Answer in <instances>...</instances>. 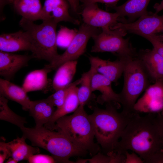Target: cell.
<instances>
[{
  "label": "cell",
  "instance_id": "1",
  "mask_svg": "<svg viewBox=\"0 0 163 163\" xmlns=\"http://www.w3.org/2000/svg\"><path fill=\"white\" fill-rule=\"evenodd\" d=\"M155 114H136L123 132L115 152L131 150L147 163H163V140L155 121Z\"/></svg>",
  "mask_w": 163,
  "mask_h": 163
},
{
  "label": "cell",
  "instance_id": "2",
  "mask_svg": "<svg viewBox=\"0 0 163 163\" xmlns=\"http://www.w3.org/2000/svg\"><path fill=\"white\" fill-rule=\"evenodd\" d=\"M113 102L107 103L106 107H95L88 115L97 143L107 154L116 150L126 127L138 112H119Z\"/></svg>",
  "mask_w": 163,
  "mask_h": 163
},
{
  "label": "cell",
  "instance_id": "3",
  "mask_svg": "<svg viewBox=\"0 0 163 163\" xmlns=\"http://www.w3.org/2000/svg\"><path fill=\"white\" fill-rule=\"evenodd\" d=\"M20 129L22 136L28 139L32 145L49 152L56 163H73L69 160L71 157L84 156L88 153L75 145L61 133L43 126L38 128L24 126Z\"/></svg>",
  "mask_w": 163,
  "mask_h": 163
},
{
  "label": "cell",
  "instance_id": "4",
  "mask_svg": "<svg viewBox=\"0 0 163 163\" xmlns=\"http://www.w3.org/2000/svg\"><path fill=\"white\" fill-rule=\"evenodd\" d=\"M55 130L64 134L75 145L92 155H96L100 150L99 146L94 141V133L84 106L79 105L72 114L57 119Z\"/></svg>",
  "mask_w": 163,
  "mask_h": 163
},
{
  "label": "cell",
  "instance_id": "5",
  "mask_svg": "<svg viewBox=\"0 0 163 163\" xmlns=\"http://www.w3.org/2000/svg\"><path fill=\"white\" fill-rule=\"evenodd\" d=\"M58 23L52 18L43 20L40 24L22 17L19 24L29 34L31 39V52L34 58L44 60L50 63L59 55L57 49L56 27Z\"/></svg>",
  "mask_w": 163,
  "mask_h": 163
},
{
  "label": "cell",
  "instance_id": "6",
  "mask_svg": "<svg viewBox=\"0 0 163 163\" xmlns=\"http://www.w3.org/2000/svg\"><path fill=\"white\" fill-rule=\"evenodd\" d=\"M136 55L125 57L124 84L119 94L123 111L128 113L136 112L134 107L137 100L151 81Z\"/></svg>",
  "mask_w": 163,
  "mask_h": 163
},
{
  "label": "cell",
  "instance_id": "7",
  "mask_svg": "<svg viewBox=\"0 0 163 163\" xmlns=\"http://www.w3.org/2000/svg\"><path fill=\"white\" fill-rule=\"evenodd\" d=\"M101 31L92 38L94 44L92 53L109 52L118 58L134 56L137 53L129 42L123 37L127 33L119 28H103Z\"/></svg>",
  "mask_w": 163,
  "mask_h": 163
},
{
  "label": "cell",
  "instance_id": "8",
  "mask_svg": "<svg viewBox=\"0 0 163 163\" xmlns=\"http://www.w3.org/2000/svg\"><path fill=\"white\" fill-rule=\"evenodd\" d=\"M100 29L91 27L83 23L80 26L65 51L62 54H59L53 62L45 66L52 71L57 69L67 62L77 60L85 52L89 39L100 33L101 31Z\"/></svg>",
  "mask_w": 163,
  "mask_h": 163
},
{
  "label": "cell",
  "instance_id": "9",
  "mask_svg": "<svg viewBox=\"0 0 163 163\" xmlns=\"http://www.w3.org/2000/svg\"><path fill=\"white\" fill-rule=\"evenodd\" d=\"M119 28L126 33H132L143 37L163 35V14L159 15L149 12L131 22H118L111 29Z\"/></svg>",
  "mask_w": 163,
  "mask_h": 163
},
{
  "label": "cell",
  "instance_id": "10",
  "mask_svg": "<svg viewBox=\"0 0 163 163\" xmlns=\"http://www.w3.org/2000/svg\"><path fill=\"white\" fill-rule=\"evenodd\" d=\"M80 14L83 23L91 27L102 29L111 28L120 20L116 12L110 13L100 8L97 3H91L82 5Z\"/></svg>",
  "mask_w": 163,
  "mask_h": 163
},
{
  "label": "cell",
  "instance_id": "11",
  "mask_svg": "<svg viewBox=\"0 0 163 163\" xmlns=\"http://www.w3.org/2000/svg\"><path fill=\"white\" fill-rule=\"evenodd\" d=\"M138 113H158L163 110V81H157L150 85L134 107Z\"/></svg>",
  "mask_w": 163,
  "mask_h": 163
},
{
  "label": "cell",
  "instance_id": "12",
  "mask_svg": "<svg viewBox=\"0 0 163 163\" xmlns=\"http://www.w3.org/2000/svg\"><path fill=\"white\" fill-rule=\"evenodd\" d=\"M33 58L32 54H17L0 50V76L10 81L19 70L27 66Z\"/></svg>",
  "mask_w": 163,
  "mask_h": 163
},
{
  "label": "cell",
  "instance_id": "13",
  "mask_svg": "<svg viewBox=\"0 0 163 163\" xmlns=\"http://www.w3.org/2000/svg\"><path fill=\"white\" fill-rule=\"evenodd\" d=\"M70 8L67 0H45L43 6L44 20L52 18L57 23L65 21L79 24V21L70 14L69 11Z\"/></svg>",
  "mask_w": 163,
  "mask_h": 163
},
{
  "label": "cell",
  "instance_id": "14",
  "mask_svg": "<svg viewBox=\"0 0 163 163\" xmlns=\"http://www.w3.org/2000/svg\"><path fill=\"white\" fill-rule=\"evenodd\" d=\"M151 81H163V58L153 48L140 50L137 53Z\"/></svg>",
  "mask_w": 163,
  "mask_h": 163
},
{
  "label": "cell",
  "instance_id": "15",
  "mask_svg": "<svg viewBox=\"0 0 163 163\" xmlns=\"http://www.w3.org/2000/svg\"><path fill=\"white\" fill-rule=\"evenodd\" d=\"M30 37L26 31L19 30L0 36V50L12 53L21 51H31Z\"/></svg>",
  "mask_w": 163,
  "mask_h": 163
},
{
  "label": "cell",
  "instance_id": "16",
  "mask_svg": "<svg viewBox=\"0 0 163 163\" xmlns=\"http://www.w3.org/2000/svg\"><path fill=\"white\" fill-rule=\"evenodd\" d=\"M112 82L103 75L95 73L93 75L91 81L92 92L99 91L101 94L97 98V102L101 104L112 102L120 103L119 94L113 90Z\"/></svg>",
  "mask_w": 163,
  "mask_h": 163
},
{
  "label": "cell",
  "instance_id": "17",
  "mask_svg": "<svg viewBox=\"0 0 163 163\" xmlns=\"http://www.w3.org/2000/svg\"><path fill=\"white\" fill-rule=\"evenodd\" d=\"M0 96L17 102L21 106L23 110L29 111L31 101L22 87L0 78Z\"/></svg>",
  "mask_w": 163,
  "mask_h": 163
},
{
  "label": "cell",
  "instance_id": "18",
  "mask_svg": "<svg viewBox=\"0 0 163 163\" xmlns=\"http://www.w3.org/2000/svg\"><path fill=\"white\" fill-rule=\"evenodd\" d=\"M56 110L55 106L48 97L31 101L29 111L30 115L34 120L35 127L39 128L47 123Z\"/></svg>",
  "mask_w": 163,
  "mask_h": 163
},
{
  "label": "cell",
  "instance_id": "19",
  "mask_svg": "<svg viewBox=\"0 0 163 163\" xmlns=\"http://www.w3.org/2000/svg\"><path fill=\"white\" fill-rule=\"evenodd\" d=\"M150 0H128L121 5H116L112 8L119 15L120 21L126 17L129 20L127 23L131 22L136 18L149 13L147 8Z\"/></svg>",
  "mask_w": 163,
  "mask_h": 163
},
{
  "label": "cell",
  "instance_id": "20",
  "mask_svg": "<svg viewBox=\"0 0 163 163\" xmlns=\"http://www.w3.org/2000/svg\"><path fill=\"white\" fill-rule=\"evenodd\" d=\"M125 57L118 58L116 60L112 61L94 56L97 64V72L104 76L112 82L118 84V80L123 72Z\"/></svg>",
  "mask_w": 163,
  "mask_h": 163
},
{
  "label": "cell",
  "instance_id": "21",
  "mask_svg": "<svg viewBox=\"0 0 163 163\" xmlns=\"http://www.w3.org/2000/svg\"><path fill=\"white\" fill-rule=\"evenodd\" d=\"M52 70L44 66L42 69L29 73L24 80L22 87L27 92L43 90L48 86L52 87V81L48 78V74Z\"/></svg>",
  "mask_w": 163,
  "mask_h": 163
},
{
  "label": "cell",
  "instance_id": "22",
  "mask_svg": "<svg viewBox=\"0 0 163 163\" xmlns=\"http://www.w3.org/2000/svg\"><path fill=\"white\" fill-rule=\"evenodd\" d=\"M12 4L15 11L23 18L33 21L44 20L41 0H16Z\"/></svg>",
  "mask_w": 163,
  "mask_h": 163
},
{
  "label": "cell",
  "instance_id": "23",
  "mask_svg": "<svg viewBox=\"0 0 163 163\" xmlns=\"http://www.w3.org/2000/svg\"><path fill=\"white\" fill-rule=\"evenodd\" d=\"M75 86L72 87L68 93L62 106L56 109L48 122L44 125L46 128L54 130L56 121L67 114L74 112L80 105L77 92L78 88Z\"/></svg>",
  "mask_w": 163,
  "mask_h": 163
},
{
  "label": "cell",
  "instance_id": "24",
  "mask_svg": "<svg viewBox=\"0 0 163 163\" xmlns=\"http://www.w3.org/2000/svg\"><path fill=\"white\" fill-rule=\"evenodd\" d=\"M77 61L67 62L58 69L52 81V88L55 91L68 85L76 72Z\"/></svg>",
  "mask_w": 163,
  "mask_h": 163
},
{
  "label": "cell",
  "instance_id": "25",
  "mask_svg": "<svg viewBox=\"0 0 163 163\" xmlns=\"http://www.w3.org/2000/svg\"><path fill=\"white\" fill-rule=\"evenodd\" d=\"M88 57L91 67L88 71L82 74L81 77L82 81L77 92L79 105L84 106L88 103L91 99L92 92L91 89L92 79L94 74L97 72V64L93 56H91Z\"/></svg>",
  "mask_w": 163,
  "mask_h": 163
},
{
  "label": "cell",
  "instance_id": "26",
  "mask_svg": "<svg viewBox=\"0 0 163 163\" xmlns=\"http://www.w3.org/2000/svg\"><path fill=\"white\" fill-rule=\"evenodd\" d=\"M26 139L23 136L18 137L12 141L7 143L11 153V157L18 162L27 160L32 155L40 152L38 147H34L27 144Z\"/></svg>",
  "mask_w": 163,
  "mask_h": 163
},
{
  "label": "cell",
  "instance_id": "27",
  "mask_svg": "<svg viewBox=\"0 0 163 163\" xmlns=\"http://www.w3.org/2000/svg\"><path fill=\"white\" fill-rule=\"evenodd\" d=\"M8 99L0 96V119L9 122L21 129L27 123L26 119L18 115L8 105Z\"/></svg>",
  "mask_w": 163,
  "mask_h": 163
},
{
  "label": "cell",
  "instance_id": "28",
  "mask_svg": "<svg viewBox=\"0 0 163 163\" xmlns=\"http://www.w3.org/2000/svg\"><path fill=\"white\" fill-rule=\"evenodd\" d=\"M82 81V78H80L75 81L71 83L68 85L64 88L55 91L48 98L52 103L57 109L61 108L63 105L69 91L73 87L77 86L80 84Z\"/></svg>",
  "mask_w": 163,
  "mask_h": 163
},
{
  "label": "cell",
  "instance_id": "29",
  "mask_svg": "<svg viewBox=\"0 0 163 163\" xmlns=\"http://www.w3.org/2000/svg\"><path fill=\"white\" fill-rule=\"evenodd\" d=\"M119 161L120 157L115 152H112L106 155L99 153L91 159H80L78 160L76 162L119 163Z\"/></svg>",
  "mask_w": 163,
  "mask_h": 163
},
{
  "label": "cell",
  "instance_id": "30",
  "mask_svg": "<svg viewBox=\"0 0 163 163\" xmlns=\"http://www.w3.org/2000/svg\"><path fill=\"white\" fill-rule=\"evenodd\" d=\"M143 37L152 43L153 49L163 58V35L145 36Z\"/></svg>",
  "mask_w": 163,
  "mask_h": 163
},
{
  "label": "cell",
  "instance_id": "31",
  "mask_svg": "<svg viewBox=\"0 0 163 163\" xmlns=\"http://www.w3.org/2000/svg\"><path fill=\"white\" fill-rule=\"evenodd\" d=\"M30 163H56L52 156L37 154L30 156L27 160Z\"/></svg>",
  "mask_w": 163,
  "mask_h": 163
},
{
  "label": "cell",
  "instance_id": "32",
  "mask_svg": "<svg viewBox=\"0 0 163 163\" xmlns=\"http://www.w3.org/2000/svg\"><path fill=\"white\" fill-rule=\"evenodd\" d=\"M11 156V153L7 143L4 140L0 142V163H4L6 159H8Z\"/></svg>",
  "mask_w": 163,
  "mask_h": 163
},
{
  "label": "cell",
  "instance_id": "33",
  "mask_svg": "<svg viewBox=\"0 0 163 163\" xmlns=\"http://www.w3.org/2000/svg\"><path fill=\"white\" fill-rule=\"evenodd\" d=\"M124 154L125 156V163H145L143 160L134 152L130 154L128 151H126Z\"/></svg>",
  "mask_w": 163,
  "mask_h": 163
},
{
  "label": "cell",
  "instance_id": "34",
  "mask_svg": "<svg viewBox=\"0 0 163 163\" xmlns=\"http://www.w3.org/2000/svg\"><path fill=\"white\" fill-rule=\"evenodd\" d=\"M119 0H80L82 5L91 3H101L105 4L108 7H112L116 5Z\"/></svg>",
  "mask_w": 163,
  "mask_h": 163
},
{
  "label": "cell",
  "instance_id": "35",
  "mask_svg": "<svg viewBox=\"0 0 163 163\" xmlns=\"http://www.w3.org/2000/svg\"><path fill=\"white\" fill-rule=\"evenodd\" d=\"M155 121L163 140V116L160 113L155 114Z\"/></svg>",
  "mask_w": 163,
  "mask_h": 163
},
{
  "label": "cell",
  "instance_id": "36",
  "mask_svg": "<svg viewBox=\"0 0 163 163\" xmlns=\"http://www.w3.org/2000/svg\"><path fill=\"white\" fill-rule=\"evenodd\" d=\"M69 3L71 10L75 14L78 15L80 14V0H67Z\"/></svg>",
  "mask_w": 163,
  "mask_h": 163
},
{
  "label": "cell",
  "instance_id": "37",
  "mask_svg": "<svg viewBox=\"0 0 163 163\" xmlns=\"http://www.w3.org/2000/svg\"><path fill=\"white\" fill-rule=\"evenodd\" d=\"M9 4H11L10 0H0V20L4 19V16L3 14V11L5 6Z\"/></svg>",
  "mask_w": 163,
  "mask_h": 163
},
{
  "label": "cell",
  "instance_id": "38",
  "mask_svg": "<svg viewBox=\"0 0 163 163\" xmlns=\"http://www.w3.org/2000/svg\"><path fill=\"white\" fill-rule=\"evenodd\" d=\"M154 8L155 10V14H158L159 12L163 10V0H162L161 2L159 3L155 4Z\"/></svg>",
  "mask_w": 163,
  "mask_h": 163
},
{
  "label": "cell",
  "instance_id": "39",
  "mask_svg": "<svg viewBox=\"0 0 163 163\" xmlns=\"http://www.w3.org/2000/svg\"><path fill=\"white\" fill-rule=\"evenodd\" d=\"M18 162L15 159L11 157L9 158L8 161L6 162V163H16Z\"/></svg>",
  "mask_w": 163,
  "mask_h": 163
},
{
  "label": "cell",
  "instance_id": "40",
  "mask_svg": "<svg viewBox=\"0 0 163 163\" xmlns=\"http://www.w3.org/2000/svg\"><path fill=\"white\" fill-rule=\"evenodd\" d=\"M11 2V4H12V3L15 0H10Z\"/></svg>",
  "mask_w": 163,
  "mask_h": 163
},
{
  "label": "cell",
  "instance_id": "41",
  "mask_svg": "<svg viewBox=\"0 0 163 163\" xmlns=\"http://www.w3.org/2000/svg\"></svg>",
  "mask_w": 163,
  "mask_h": 163
}]
</instances>
